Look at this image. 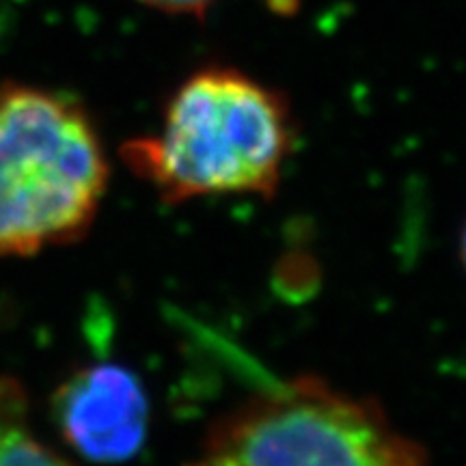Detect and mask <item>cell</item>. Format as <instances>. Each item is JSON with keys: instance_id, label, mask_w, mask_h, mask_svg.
<instances>
[{"instance_id": "cell-5", "label": "cell", "mask_w": 466, "mask_h": 466, "mask_svg": "<svg viewBox=\"0 0 466 466\" xmlns=\"http://www.w3.org/2000/svg\"><path fill=\"white\" fill-rule=\"evenodd\" d=\"M0 466H72L33 432L26 391L15 378H0Z\"/></svg>"}, {"instance_id": "cell-4", "label": "cell", "mask_w": 466, "mask_h": 466, "mask_svg": "<svg viewBox=\"0 0 466 466\" xmlns=\"http://www.w3.org/2000/svg\"><path fill=\"white\" fill-rule=\"evenodd\" d=\"M52 417L69 450L96 464H121L141 451L149 400L124 365L83 367L56 389Z\"/></svg>"}, {"instance_id": "cell-3", "label": "cell", "mask_w": 466, "mask_h": 466, "mask_svg": "<svg viewBox=\"0 0 466 466\" xmlns=\"http://www.w3.org/2000/svg\"><path fill=\"white\" fill-rule=\"evenodd\" d=\"M188 466H428V453L374 400L305 376L218 417Z\"/></svg>"}, {"instance_id": "cell-2", "label": "cell", "mask_w": 466, "mask_h": 466, "mask_svg": "<svg viewBox=\"0 0 466 466\" xmlns=\"http://www.w3.org/2000/svg\"><path fill=\"white\" fill-rule=\"evenodd\" d=\"M108 179L100 134L80 104L39 86H0V258L85 238Z\"/></svg>"}, {"instance_id": "cell-7", "label": "cell", "mask_w": 466, "mask_h": 466, "mask_svg": "<svg viewBox=\"0 0 466 466\" xmlns=\"http://www.w3.org/2000/svg\"><path fill=\"white\" fill-rule=\"evenodd\" d=\"M460 258H462V264L466 268V225L462 229V236H460Z\"/></svg>"}, {"instance_id": "cell-6", "label": "cell", "mask_w": 466, "mask_h": 466, "mask_svg": "<svg viewBox=\"0 0 466 466\" xmlns=\"http://www.w3.org/2000/svg\"><path fill=\"white\" fill-rule=\"evenodd\" d=\"M138 3L147 5L151 9H158L162 14L175 15H197L203 17L218 0H138Z\"/></svg>"}, {"instance_id": "cell-1", "label": "cell", "mask_w": 466, "mask_h": 466, "mask_svg": "<svg viewBox=\"0 0 466 466\" xmlns=\"http://www.w3.org/2000/svg\"><path fill=\"white\" fill-rule=\"evenodd\" d=\"M289 104L250 76L206 67L167 102L160 130L121 147L126 167L165 203L275 195L294 149Z\"/></svg>"}]
</instances>
